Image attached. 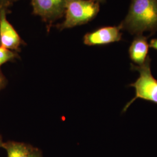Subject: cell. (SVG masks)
I'll list each match as a JSON object with an SVG mask.
<instances>
[{
	"mask_svg": "<svg viewBox=\"0 0 157 157\" xmlns=\"http://www.w3.org/2000/svg\"><path fill=\"white\" fill-rule=\"evenodd\" d=\"M136 36L157 31V0H132L129 12L119 25Z\"/></svg>",
	"mask_w": 157,
	"mask_h": 157,
	"instance_id": "obj_1",
	"label": "cell"
},
{
	"mask_svg": "<svg viewBox=\"0 0 157 157\" xmlns=\"http://www.w3.org/2000/svg\"><path fill=\"white\" fill-rule=\"evenodd\" d=\"M100 11V3L94 0H67L63 22L56 25L62 30L82 25L92 21Z\"/></svg>",
	"mask_w": 157,
	"mask_h": 157,
	"instance_id": "obj_2",
	"label": "cell"
},
{
	"mask_svg": "<svg viewBox=\"0 0 157 157\" xmlns=\"http://www.w3.org/2000/svg\"><path fill=\"white\" fill-rule=\"evenodd\" d=\"M150 62L151 59L148 56L146 62L141 65L131 64V69L137 71L139 77L135 82L129 84V86L135 88L136 95L124 106L123 112H126L137 98L151 101L157 104V80L152 75Z\"/></svg>",
	"mask_w": 157,
	"mask_h": 157,
	"instance_id": "obj_3",
	"label": "cell"
},
{
	"mask_svg": "<svg viewBox=\"0 0 157 157\" xmlns=\"http://www.w3.org/2000/svg\"><path fill=\"white\" fill-rule=\"evenodd\" d=\"M33 13L41 17L48 32L52 23L65 14L67 0H31Z\"/></svg>",
	"mask_w": 157,
	"mask_h": 157,
	"instance_id": "obj_4",
	"label": "cell"
},
{
	"mask_svg": "<svg viewBox=\"0 0 157 157\" xmlns=\"http://www.w3.org/2000/svg\"><path fill=\"white\" fill-rule=\"evenodd\" d=\"M7 10H0V46L17 52L21 50V47L25 45V43L8 21Z\"/></svg>",
	"mask_w": 157,
	"mask_h": 157,
	"instance_id": "obj_5",
	"label": "cell"
},
{
	"mask_svg": "<svg viewBox=\"0 0 157 157\" xmlns=\"http://www.w3.org/2000/svg\"><path fill=\"white\" fill-rule=\"evenodd\" d=\"M121 29L118 26H105L86 33L83 37V43L89 46L107 45L122 40Z\"/></svg>",
	"mask_w": 157,
	"mask_h": 157,
	"instance_id": "obj_6",
	"label": "cell"
},
{
	"mask_svg": "<svg viewBox=\"0 0 157 157\" xmlns=\"http://www.w3.org/2000/svg\"><path fill=\"white\" fill-rule=\"evenodd\" d=\"M149 44L147 37L143 34L136 36L129 49L130 59L136 65H141L148 58Z\"/></svg>",
	"mask_w": 157,
	"mask_h": 157,
	"instance_id": "obj_7",
	"label": "cell"
},
{
	"mask_svg": "<svg viewBox=\"0 0 157 157\" xmlns=\"http://www.w3.org/2000/svg\"><path fill=\"white\" fill-rule=\"evenodd\" d=\"M2 147L6 150L8 157H30L34 148L26 143L14 141L3 143Z\"/></svg>",
	"mask_w": 157,
	"mask_h": 157,
	"instance_id": "obj_8",
	"label": "cell"
},
{
	"mask_svg": "<svg viewBox=\"0 0 157 157\" xmlns=\"http://www.w3.org/2000/svg\"><path fill=\"white\" fill-rule=\"evenodd\" d=\"M17 58H19V55L17 52L0 46V67L6 62L12 61Z\"/></svg>",
	"mask_w": 157,
	"mask_h": 157,
	"instance_id": "obj_9",
	"label": "cell"
},
{
	"mask_svg": "<svg viewBox=\"0 0 157 157\" xmlns=\"http://www.w3.org/2000/svg\"><path fill=\"white\" fill-rule=\"evenodd\" d=\"M19 0H0V10L6 9L13 6V4Z\"/></svg>",
	"mask_w": 157,
	"mask_h": 157,
	"instance_id": "obj_10",
	"label": "cell"
},
{
	"mask_svg": "<svg viewBox=\"0 0 157 157\" xmlns=\"http://www.w3.org/2000/svg\"><path fill=\"white\" fill-rule=\"evenodd\" d=\"M7 83L6 79L3 73L0 71V90L4 89L6 87V84Z\"/></svg>",
	"mask_w": 157,
	"mask_h": 157,
	"instance_id": "obj_11",
	"label": "cell"
},
{
	"mask_svg": "<svg viewBox=\"0 0 157 157\" xmlns=\"http://www.w3.org/2000/svg\"><path fill=\"white\" fill-rule=\"evenodd\" d=\"M30 157H43V156H42L41 151L39 149L34 147L33 150L32 152Z\"/></svg>",
	"mask_w": 157,
	"mask_h": 157,
	"instance_id": "obj_12",
	"label": "cell"
},
{
	"mask_svg": "<svg viewBox=\"0 0 157 157\" xmlns=\"http://www.w3.org/2000/svg\"><path fill=\"white\" fill-rule=\"evenodd\" d=\"M150 46L152 48L157 50V39L151 40L150 41Z\"/></svg>",
	"mask_w": 157,
	"mask_h": 157,
	"instance_id": "obj_13",
	"label": "cell"
},
{
	"mask_svg": "<svg viewBox=\"0 0 157 157\" xmlns=\"http://www.w3.org/2000/svg\"><path fill=\"white\" fill-rule=\"evenodd\" d=\"M3 140H2V136L0 135V147H2V145L3 144Z\"/></svg>",
	"mask_w": 157,
	"mask_h": 157,
	"instance_id": "obj_14",
	"label": "cell"
},
{
	"mask_svg": "<svg viewBox=\"0 0 157 157\" xmlns=\"http://www.w3.org/2000/svg\"><path fill=\"white\" fill-rule=\"evenodd\" d=\"M94 1H96L98 2L99 3H100V2H104L105 0H94Z\"/></svg>",
	"mask_w": 157,
	"mask_h": 157,
	"instance_id": "obj_15",
	"label": "cell"
}]
</instances>
